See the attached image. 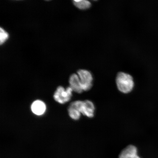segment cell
Masks as SVG:
<instances>
[{"mask_svg": "<svg viewBox=\"0 0 158 158\" xmlns=\"http://www.w3.org/2000/svg\"><path fill=\"white\" fill-rule=\"evenodd\" d=\"M68 111L69 115L72 119L75 120L80 119L81 114L80 110V101L72 102L69 106Z\"/></svg>", "mask_w": 158, "mask_h": 158, "instance_id": "cell-5", "label": "cell"}, {"mask_svg": "<svg viewBox=\"0 0 158 158\" xmlns=\"http://www.w3.org/2000/svg\"><path fill=\"white\" fill-rule=\"evenodd\" d=\"M9 35L5 30L2 27L0 29V44L1 45L4 43L8 39Z\"/></svg>", "mask_w": 158, "mask_h": 158, "instance_id": "cell-10", "label": "cell"}, {"mask_svg": "<svg viewBox=\"0 0 158 158\" xmlns=\"http://www.w3.org/2000/svg\"><path fill=\"white\" fill-rule=\"evenodd\" d=\"M75 6L80 10L87 9L91 6V3L87 0H84L78 2H73Z\"/></svg>", "mask_w": 158, "mask_h": 158, "instance_id": "cell-9", "label": "cell"}, {"mask_svg": "<svg viewBox=\"0 0 158 158\" xmlns=\"http://www.w3.org/2000/svg\"><path fill=\"white\" fill-rule=\"evenodd\" d=\"M31 111L35 115L40 116L44 114L46 110V105L40 100L33 102L31 106Z\"/></svg>", "mask_w": 158, "mask_h": 158, "instance_id": "cell-7", "label": "cell"}, {"mask_svg": "<svg viewBox=\"0 0 158 158\" xmlns=\"http://www.w3.org/2000/svg\"><path fill=\"white\" fill-rule=\"evenodd\" d=\"M73 2H80L82 1H84V0H73Z\"/></svg>", "mask_w": 158, "mask_h": 158, "instance_id": "cell-11", "label": "cell"}, {"mask_svg": "<svg viewBox=\"0 0 158 158\" xmlns=\"http://www.w3.org/2000/svg\"><path fill=\"white\" fill-rule=\"evenodd\" d=\"M137 155V148L134 145H130L122 150L118 158H133Z\"/></svg>", "mask_w": 158, "mask_h": 158, "instance_id": "cell-8", "label": "cell"}, {"mask_svg": "<svg viewBox=\"0 0 158 158\" xmlns=\"http://www.w3.org/2000/svg\"><path fill=\"white\" fill-rule=\"evenodd\" d=\"M73 91L70 86L65 89L62 86H59L55 91L53 98L55 101L60 104H64L70 101Z\"/></svg>", "mask_w": 158, "mask_h": 158, "instance_id": "cell-2", "label": "cell"}, {"mask_svg": "<svg viewBox=\"0 0 158 158\" xmlns=\"http://www.w3.org/2000/svg\"><path fill=\"white\" fill-rule=\"evenodd\" d=\"M116 83L118 90L122 93L128 94L133 91L134 87V79L127 73L120 72L117 74Z\"/></svg>", "mask_w": 158, "mask_h": 158, "instance_id": "cell-1", "label": "cell"}, {"mask_svg": "<svg viewBox=\"0 0 158 158\" xmlns=\"http://www.w3.org/2000/svg\"><path fill=\"white\" fill-rule=\"evenodd\" d=\"M78 74L83 91H88L92 88L93 85L94 78L90 71L80 69L77 71Z\"/></svg>", "mask_w": 158, "mask_h": 158, "instance_id": "cell-3", "label": "cell"}, {"mask_svg": "<svg viewBox=\"0 0 158 158\" xmlns=\"http://www.w3.org/2000/svg\"><path fill=\"white\" fill-rule=\"evenodd\" d=\"M95 111V106L93 102L89 100L82 101L81 107L82 114L88 118H91L94 116Z\"/></svg>", "mask_w": 158, "mask_h": 158, "instance_id": "cell-4", "label": "cell"}, {"mask_svg": "<svg viewBox=\"0 0 158 158\" xmlns=\"http://www.w3.org/2000/svg\"><path fill=\"white\" fill-rule=\"evenodd\" d=\"M94 1H98V0H94Z\"/></svg>", "mask_w": 158, "mask_h": 158, "instance_id": "cell-13", "label": "cell"}, {"mask_svg": "<svg viewBox=\"0 0 158 158\" xmlns=\"http://www.w3.org/2000/svg\"><path fill=\"white\" fill-rule=\"evenodd\" d=\"M69 83L70 86L74 92L81 94L83 92L77 74L74 73L71 75L69 78Z\"/></svg>", "mask_w": 158, "mask_h": 158, "instance_id": "cell-6", "label": "cell"}, {"mask_svg": "<svg viewBox=\"0 0 158 158\" xmlns=\"http://www.w3.org/2000/svg\"><path fill=\"white\" fill-rule=\"evenodd\" d=\"M133 158H140V157L139 156H138V155H137Z\"/></svg>", "mask_w": 158, "mask_h": 158, "instance_id": "cell-12", "label": "cell"}, {"mask_svg": "<svg viewBox=\"0 0 158 158\" xmlns=\"http://www.w3.org/2000/svg\"><path fill=\"white\" fill-rule=\"evenodd\" d=\"M46 1H49V0H46Z\"/></svg>", "mask_w": 158, "mask_h": 158, "instance_id": "cell-14", "label": "cell"}]
</instances>
